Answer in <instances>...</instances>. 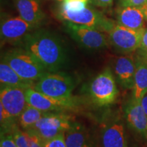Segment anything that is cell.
Returning <instances> with one entry per match:
<instances>
[{"label": "cell", "mask_w": 147, "mask_h": 147, "mask_svg": "<svg viewBox=\"0 0 147 147\" xmlns=\"http://www.w3.org/2000/svg\"><path fill=\"white\" fill-rule=\"evenodd\" d=\"M139 52L147 58V28L144 29L141 41L140 47L139 48Z\"/></svg>", "instance_id": "obj_25"}, {"label": "cell", "mask_w": 147, "mask_h": 147, "mask_svg": "<svg viewBox=\"0 0 147 147\" xmlns=\"http://www.w3.org/2000/svg\"><path fill=\"white\" fill-rule=\"evenodd\" d=\"M114 72L117 81L122 87L132 89L136 72V59L133 56H121L114 61Z\"/></svg>", "instance_id": "obj_15"}, {"label": "cell", "mask_w": 147, "mask_h": 147, "mask_svg": "<svg viewBox=\"0 0 147 147\" xmlns=\"http://www.w3.org/2000/svg\"><path fill=\"white\" fill-rule=\"evenodd\" d=\"M63 3H84L87 4H90L89 0H63Z\"/></svg>", "instance_id": "obj_28"}, {"label": "cell", "mask_w": 147, "mask_h": 147, "mask_svg": "<svg viewBox=\"0 0 147 147\" xmlns=\"http://www.w3.org/2000/svg\"><path fill=\"white\" fill-rule=\"evenodd\" d=\"M147 4V0H119V7H136L141 8Z\"/></svg>", "instance_id": "obj_23"}, {"label": "cell", "mask_w": 147, "mask_h": 147, "mask_svg": "<svg viewBox=\"0 0 147 147\" xmlns=\"http://www.w3.org/2000/svg\"><path fill=\"white\" fill-rule=\"evenodd\" d=\"M27 103L44 112H65L78 108L80 100L76 97L55 98L37 91L34 88L26 90Z\"/></svg>", "instance_id": "obj_8"}, {"label": "cell", "mask_w": 147, "mask_h": 147, "mask_svg": "<svg viewBox=\"0 0 147 147\" xmlns=\"http://www.w3.org/2000/svg\"><path fill=\"white\" fill-rule=\"evenodd\" d=\"M128 126L143 139L147 140V117L141 102L131 97L124 109Z\"/></svg>", "instance_id": "obj_13"}, {"label": "cell", "mask_w": 147, "mask_h": 147, "mask_svg": "<svg viewBox=\"0 0 147 147\" xmlns=\"http://www.w3.org/2000/svg\"><path fill=\"white\" fill-rule=\"evenodd\" d=\"M145 18L141 8L119 7L117 11V23L132 29H144Z\"/></svg>", "instance_id": "obj_18"}, {"label": "cell", "mask_w": 147, "mask_h": 147, "mask_svg": "<svg viewBox=\"0 0 147 147\" xmlns=\"http://www.w3.org/2000/svg\"><path fill=\"white\" fill-rule=\"evenodd\" d=\"M22 48L32 53L47 71H59L68 60L67 49L58 35L45 29H36L25 37Z\"/></svg>", "instance_id": "obj_1"}, {"label": "cell", "mask_w": 147, "mask_h": 147, "mask_svg": "<svg viewBox=\"0 0 147 147\" xmlns=\"http://www.w3.org/2000/svg\"><path fill=\"white\" fill-rule=\"evenodd\" d=\"M67 147H95V142L89 130L82 123L74 121L65 131Z\"/></svg>", "instance_id": "obj_17"}, {"label": "cell", "mask_w": 147, "mask_h": 147, "mask_svg": "<svg viewBox=\"0 0 147 147\" xmlns=\"http://www.w3.org/2000/svg\"><path fill=\"white\" fill-rule=\"evenodd\" d=\"M135 59L136 72L131 97L140 102L147 93V58L138 53Z\"/></svg>", "instance_id": "obj_16"}, {"label": "cell", "mask_w": 147, "mask_h": 147, "mask_svg": "<svg viewBox=\"0 0 147 147\" xmlns=\"http://www.w3.org/2000/svg\"><path fill=\"white\" fill-rule=\"evenodd\" d=\"M47 113L27 104L18 117V125L25 131L30 129Z\"/></svg>", "instance_id": "obj_21"}, {"label": "cell", "mask_w": 147, "mask_h": 147, "mask_svg": "<svg viewBox=\"0 0 147 147\" xmlns=\"http://www.w3.org/2000/svg\"><path fill=\"white\" fill-rule=\"evenodd\" d=\"M116 80L110 67H106L92 79L87 85V93L93 105L108 107L116 102L119 95Z\"/></svg>", "instance_id": "obj_2"}, {"label": "cell", "mask_w": 147, "mask_h": 147, "mask_svg": "<svg viewBox=\"0 0 147 147\" xmlns=\"http://www.w3.org/2000/svg\"><path fill=\"white\" fill-rule=\"evenodd\" d=\"M27 89L19 87L3 86L0 89V104L12 118L18 117L27 105Z\"/></svg>", "instance_id": "obj_12"}, {"label": "cell", "mask_w": 147, "mask_h": 147, "mask_svg": "<svg viewBox=\"0 0 147 147\" xmlns=\"http://www.w3.org/2000/svg\"><path fill=\"white\" fill-rule=\"evenodd\" d=\"M89 1H90V3H91V5H96V0H89Z\"/></svg>", "instance_id": "obj_30"}, {"label": "cell", "mask_w": 147, "mask_h": 147, "mask_svg": "<svg viewBox=\"0 0 147 147\" xmlns=\"http://www.w3.org/2000/svg\"><path fill=\"white\" fill-rule=\"evenodd\" d=\"M53 1H60V2H63V0H53Z\"/></svg>", "instance_id": "obj_31"}, {"label": "cell", "mask_w": 147, "mask_h": 147, "mask_svg": "<svg viewBox=\"0 0 147 147\" xmlns=\"http://www.w3.org/2000/svg\"><path fill=\"white\" fill-rule=\"evenodd\" d=\"M55 13L61 21L84 25L104 33L109 32L117 24L90 5L77 11L68 10L61 5Z\"/></svg>", "instance_id": "obj_3"}, {"label": "cell", "mask_w": 147, "mask_h": 147, "mask_svg": "<svg viewBox=\"0 0 147 147\" xmlns=\"http://www.w3.org/2000/svg\"><path fill=\"white\" fill-rule=\"evenodd\" d=\"M74 122L71 116L64 112H47L30 129L46 141L67 131Z\"/></svg>", "instance_id": "obj_7"}, {"label": "cell", "mask_w": 147, "mask_h": 147, "mask_svg": "<svg viewBox=\"0 0 147 147\" xmlns=\"http://www.w3.org/2000/svg\"><path fill=\"white\" fill-rule=\"evenodd\" d=\"M1 59L6 62L24 79L36 82L47 70L32 53L23 48L13 49L3 53Z\"/></svg>", "instance_id": "obj_4"}, {"label": "cell", "mask_w": 147, "mask_h": 147, "mask_svg": "<svg viewBox=\"0 0 147 147\" xmlns=\"http://www.w3.org/2000/svg\"><path fill=\"white\" fill-rule=\"evenodd\" d=\"M66 32L78 45L89 51H98L110 45L104 32L91 27L69 22H63Z\"/></svg>", "instance_id": "obj_6"}, {"label": "cell", "mask_w": 147, "mask_h": 147, "mask_svg": "<svg viewBox=\"0 0 147 147\" xmlns=\"http://www.w3.org/2000/svg\"><path fill=\"white\" fill-rule=\"evenodd\" d=\"M14 5L20 17L36 29L45 23L47 15L40 0H14Z\"/></svg>", "instance_id": "obj_14"}, {"label": "cell", "mask_w": 147, "mask_h": 147, "mask_svg": "<svg viewBox=\"0 0 147 147\" xmlns=\"http://www.w3.org/2000/svg\"><path fill=\"white\" fill-rule=\"evenodd\" d=\"M76 78L63 71H47L36 82L34 89L55 98H69L77 85Z\"/></svg>", "instance_id": "obj_5"}, {"label": "cell", "mask_w": 147, "mask_h": 147, "mask_svg": "<svg viewBox=\"0 0 147 147\" xmlns=\"http://www.w3.org/2000/svg\"><path fill=\"white\" fill-rule=\"evenodd\" d=\"M0 83L1 87L10 86L25 89L34 88L36 82L24 79L20 76L6 62L1 59L0 63Z\"/></svg>", "instance_id": "obj_19"}, {"label": "cell", "mask_w": 147, "mask_h": 147, "mask_svg": "<svg viewBox=\"0 0 147 147\" xmlns=\"http://www.w3.org/2000/svg\"><path fill=\"white\" fill-rule=\"evenodd\" d=\"M10 134L18 147H45L41 138L32 129L25 131L16 125Z\"/></svg>", "instance_id": "obj_20"}, {"label": "cell", "mask_w": 147, "mask_h": 147, "mask_svg": "<svg viewBox=\"0 0 147 147\" xmlns=\"http://www.w3.org/2000/svg\"><path fill=\"white\" fill-rule=\"evenodd\" d=\"M141 105H142L143 110H144L145 114H146L147 117V93L146 94L142 97V99L140 101Z\"/></svg>", "instance_id": "obj_27"}, {"label": "cell", "mask_w": 147, "mask_h": 147, "mask_svg": "<svg viewBox=\"0 0 147 147\" xmlns=\"http://www.w3.org/2000/svg\"><path fill=\"white\" fill-rule=\"evenodd\" d=\"M98 147H127L124 124L118 115H109L101 125Z\"/></svg>", "instance_id": "obj_10"}, {"label": "cell", "mask_w": 147, "mask_h": 147, "mask_svg": "<svg viewBox=\"0 0 147 147\" xmlns=\"http://www.w3.org/2000/svg\"><path fill=\"white\" fill-rule=\"evenodd\" d=\"M141 10H142L143 14H144L145 21H147V4H146L142 8H141Z\"/></svg>", "instance_id": "obj_29"}, {"label": "cell", "mask_w": 147, "mask_h": 147, "mask_svg": "<svg viewBox=\"0 0 147 147\" xmlns=\"http://www.w3.org/2000/svg\"><path fill=\"white\" fill-rule=\"evenodd\" d=\"M0 147H18L10 133L1 134Z\"/></svg>", "instance_id": "obj_24"}, {"label": "cell", "mask_w": 147, "mask_h": 147, "mask_svg": "<svg viewBox=\"0 0 147 147\" xmlns=\"http://www.w3.org/2000/svg\"><path fill=\"white\" fill-rule=\"evenodd\" d=\"M36 28L20 16H1L0 36L2 43L21 44L29 34Z\"/></svg>", "instance_id": "obj_11"}, {"label": "cell", "mask_w": 147, "mask_h": 147, "mask_svg": "<svg viewBox=\"0 0 147 147\" xmlns=\"http://www.w3.org/2000/svg\"><path fill=\"white\" fill-rule=\"evenodd\" d=\"M144 29L127 28L117 23L108 33L109 44L117 52L129 54L139 49Z\"/></svg>", "instance_id": "obj_9"}, {"label": "cell", "mask_w": 147, "mask_h": 147, "mask_svg": "<svg viewBox=\"0 0 147 147\" xmlns=\"http://www.w3.org/2000/svg\"><path fill=\"white\" fill-rule=\"evenodd\" d=\"M114 0H96V5L104 8L112 6Z\"/></svg>", "instance_id": "obj_26"}, {"label": "cell", "mask_w": 147, "mask_h": 147, "mask_svg": "<svg viewBox=\"0 0 147 147\" xmlns=\"http://www.w3.org/2000/svg\"><path fill=\"white\" fill-rule=\"evenodd\" d=\"M43 142L45 147H67L65 139V132L61 133L53 138Z\"/></svg>", "instance_id": "obj_22"}]
</instances>
